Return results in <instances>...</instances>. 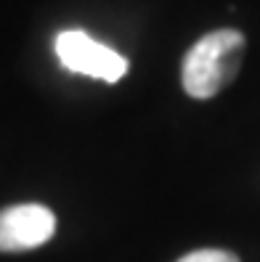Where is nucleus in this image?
<instances>
[{"label": "nucleus", "instance_id": "nucleus-1", "mask_svg": "<svg viewBox=\"0 0 260 262\" xmlns=\"http://www.w3.org/2000/svg\"><path fill=\"white\" fill-rule=\"evenodd\" d=\"M244 45L247 40L236 29H215V32L199 37L191 45V51L183 56V90L191 98H212L215 93H221L239 72Z\"/></svg>", "mask_w": 260, "mask_h": 262}, {"label": "nucleus", "instance_id": "nucleus-4", "mask_svg": "<svg viewBox=\"0 0 260 262\" xmlns=\"http://www.w3.org/2000/svg\"><path fill=\"white\" fill-rule=\"evenodd\" d=\"M178 262H239V257L231 252H223V249H199V252L181 257Z\"/></svg>", "mask_w": 260, "mask_h": 262}, {"label": "nucleus", "instance_id": "nucleus-2", "mask_svg": "<svg viewBox=\"0 0 260 262\" xmlns=\"http://www.w3.org/2000/svg\"><path fill=\"white\" fill-rule=\"evenodd\" d=\"M56 56L64 64V69L74 74L96 77L104 82H117L128 72V58L112 51L109 45H104L85 35L83 29H64L56 35Z\"/></svg>", "mask_w": 260, "mask_h": 262}, {"label": "nucleus", "instance_id": "nucleus-3", "mask_svg": "<svg viewBox=\"0 0 260 262\" xmlns=\"http://www.w3.org/2000/svg\"><path fill=\"white\" fill-rule=\"evenodd\" d=\"M56 233V214L43 204H16L0 212V252L37 249Z\"/></svg>", "mask_w": 260, "mask_h": 262}]
</instances>
